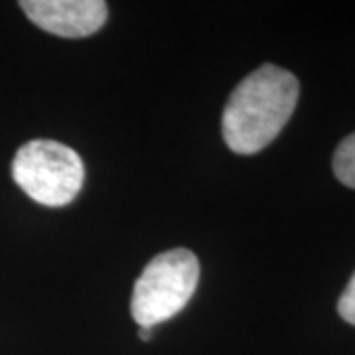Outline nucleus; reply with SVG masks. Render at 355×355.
Returning <instances> with one entry per match:
<instances>
[{"mask_svg":"<svg viewBox=\"0 0 355 355\" xmlns=\"http://www.w3.org/2000/svg\"><path fill=\"white\" fill-rule=\"evenodd\" d=\"M200 280L198 257L188 249H172L154 257L135 284L130 312L140 328L162 324L182 312Z\"/></svg>","mask_w":355,"mask_h":355,"instance_id":"nucleus-2","label":"nucleus"},{"mask_svg":"<svg viewBox=\"0 0 355 355\" xmlns=\"http://www.w3.org/2000/svg\"><path fill=\"white\" fill-rule=\"evenodd\" d=\"M139 336L142 342H148V340L153 338V330H150V328H140Z\"/></svg>","mask_w":355,"mask_h":355,"instance_id":"nucleus-7","label":"nucleus"},{"mask_svg":"<svg viewBox=\"0 0 355 355\" xmlns=\"http://www.w3.org/2000/svg\"><path fill=\"white\" fill-rule=\"evenodd\" d=\"M300 95L298 79L272 64L261 65L231 93L223 111V140L235 154L266 148L288 123Z\"/></svg>","mask_w":355,"mask_h":355,"instance_id":"nucleus-1","label":"nucleus"},{"mask_svg":"<svg viewBox=\"0 0 355 355\" xmlns=\"http://www.w3.org/2000/svg\"><path fill=\"white\" fill-rule=\"evenodd\" d=\"M20 8L38 28L62 38L91 36L109 16L103 0H22Z\"/></svg>","mask_w":355,"mask_h":355,"instance_id":"nucleus-4","label":"nucleus"},{"mask_svg":"<svg viewBox=\"0 0 355 355\" xmlns=\"http://www.w3.org/2000/svg\"><path fill=\"white\" fill-rule=\"evenodd\" d=\"M334 174L343 186L355 190V132L345 137L334 154Z\"/></svg>","mask_w":355,"mask_h":355,"instance_id":"nucleus-5","label":"nucleus"},{"mask_svg":"<svg viewBox=\"0 0 355 355\" xmlns=\"http://www.w3.org/2000/svg\"><path fill=\"white\" fill-rule=\"evenodd\" d=\"M12 178L34 202L62 207L73 202L83 188L85 166L73 148L58 140L36 139L18 148Z\"/></svg>","mask_w":355,"mask_h":355,"instance_id":"nucleus-3","label":"nucleus"},{"mask_svg":"<svg viewBox=\"0 0 355 355\" xmlns=\"http://www.w3.org/2000/svg\"><path fill=\"white\" fill-rule=\"evenodd\" d=\"M338 312H340V316H342L347 324L355 326V272L354 277L349 279V282H347L343 294L340 296Z\"/></svg>","mask_w":355,"mask_h":355,"instance_id":"nucleus-6","label":"nucleus"}]
</instances>
